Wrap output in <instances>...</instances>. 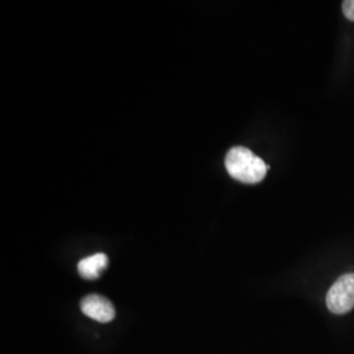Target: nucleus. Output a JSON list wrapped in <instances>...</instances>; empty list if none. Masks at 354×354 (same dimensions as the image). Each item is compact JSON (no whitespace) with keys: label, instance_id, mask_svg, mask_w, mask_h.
<instances>
[{"label":"nucleus","instance_id":"obj_1","mask_svg":"<svg viewBox=\"0 0 354 354\" xmlns=\"http://www.w3.org/2000/svg\"><path fill=\"white\" fill-rule=\"evenodd\" d=\"M225 165L230 176L244 184H257L268 172L266 162L247 147L236 146L226 155Z\"/></svg>","mask_w":354,"mask_h":354},{"label":"nucleus","instance_id":"obj_2","mask_svg":"<svg viewBox=\"0 0 354 354\" xmlns=\"http://www.w3.org/2000/svg\"><path fill=\"white\" fill-rule=\"evenodd\" d=\"M326 302L329 311L336 315H342L353 310L354 273L344 274L330 286Z\"/></svg>","mask_w":354,"mask_h":354},{"label":"nucleus","instance_id":"obj_3","mask_svg":"<svg viewBox=\"0 0 354 354\" xmlns=\"http://www.w3.org/2000/svg\"><path fill=\"white\" fill-rule=\"evenodd\" d=\"M80 310L86 317L99 323H109L115 317L113 304L99 294L84 297L80 302Z\"/></svg>","mask_w":354,"mask_h":354},{"label":"nucleus","instance_id":"obj_4","mask_svg":"<svg viewBox=\"0 0 354 354\" xmlns=\"http://www.w3.org/2000/svg\"><path fill=\"white\" fill-rule=\"evenodd\" d=\"M109 264V259L105 253H96L84 257L77 264V273L84 279H97Z\"/></svg>","mask_w":354,"mask_h":354},{"label":"nucleus","instance_id":"obj_5","mask_svg":"<svg viewBox=\"0 0 354 354\" xmlns=\"http://www.w3.org/2000/svg\"><path fill=\"white\" fill-rule=\"evenodd\" d=\"M342 12L348 20L354 21V0L342 1Z\"/></svg>","mask_w":354,"mask_h":354}]
</instances>
